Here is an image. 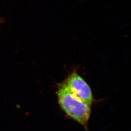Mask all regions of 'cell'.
I'll use <instances>...</instances> for the list:
<instances>
[{"label":"cell","mask_w":131,"mask_h":131,"mask_svg":"<svg viewBox=\"0 0 131 131\" xmlns=\"http://www.w3.org/2000/svg\"><path fill=\"white\" fill-rule=\"evenodd\" d=\"M64 81L76 97L91 107L94 101L91 89L77 70H72Z\"/></svg>","instance_id":"2"},{"label":"cell","mask_w":131,"mask_h":131,"mask_svg":"<svg viewBox=\"0 0 131 131\" xmlns=\"http://www.w3.org/2000/svg\"><path fill=\"white\" fill-rule=\"evenodd\" d=\"M56 94L58 104L66 116L82 126L85 131H89L91 106L76 97L64 81L58 84Z\"/></svg>","instance_id":"1"}]
</instances>
